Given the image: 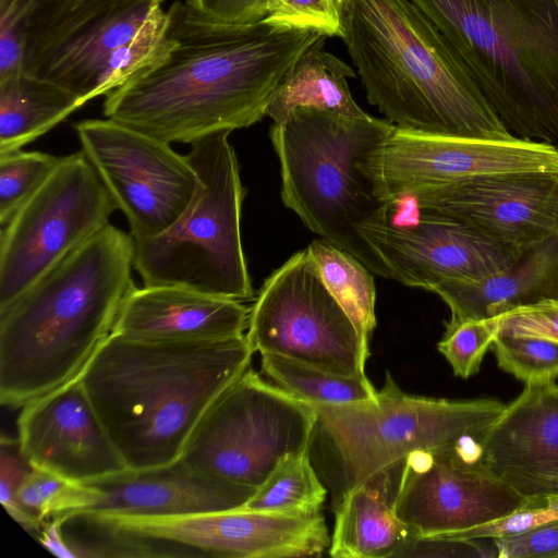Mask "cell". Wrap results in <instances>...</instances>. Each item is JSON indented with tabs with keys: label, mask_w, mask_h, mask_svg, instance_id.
Instances as JSON below:
<instances>
[{
	"label": "cell",
	"mask_w": 558,
	"mask_h": 558,
	"mask_svg": "<svg viewBox=\"0 0 558 558\" xmlns=\"http://www.w3.org/2000/svg\"><path fill=\"white\" fill-rule=\"evenodd\" d=\"M498 331L499 316L447 322L437 349L450 364L453 374L466 379L480 371Z\"/></svg>",
	"instance_id": "obj_34"
},
{
	"label": "cell",
	"mask_w": 558,
	"mask_h": 558,
	"mask_svg": "<svg viewBox=\"0 0 558 558\" xmlns=\"http://www.w3.org/2000/svg\"><path fill=\"white\" fill-rule=\"evenodd\" d=\"M163 0H75L39 45L26 73L83 102L107 95L167 46Z\"/></svg>",
	"instance_id": "obj_10"
},
{
	"label": "cell",
	"mask_w": 558,
	"mask_h": 558,
	"mask_svg": "<svg viewBox=\"0 0 558 558\" xmlns=\"http://www.w3.org/2000/svg\"><path fill=\"white\" fill-rule=\"evenodd\" d=\"M250 308L239 300L177 286H135L112 332L156 341L226 339L244 335Z\"/></svg>",
	"instance_id": "obj_22"
},
{
	"label": "cell",
	"mask_w": 558,
	"mask_h": 558,
	"mask_svg": "<svg viewBox=\"0 0 558 558\" xmlns=\"http://www.w3.org/2000/svg\"><path fill=\"white\" fill-rule=\"evenodd\" d=\"M517 138L558 144V0H411Z\"/></svg>",
	"instance_id": "obj_5"
},
{
	"label": "cell",
	"mask_w": 558,
	"mask_h": 558,
	"mask_svg": "<svg viewBox=\"0 0 558 558\" xmlns=\"http://www.w3.org/2000/svg\"><path fill=\"white\" fill-rule=\"evenodd\" d=\"M325 40L305 50L272 92L265 113L275 124L299 108L349 117L367 116L349 88L348 78L356 76L354 70L324 50Z\"/></svg>",
	"instance_id": "obj_25"
},
{
	"label": "cell",
	"mask_w": 558,
	"mask_h": 558,
	"mask_svg": "<svg viewBox=\"0 0 558 558\" xmlns=\"http://www.w3.org/2000/svg\"><path fill=\"white\" fill-rule=\"evenodd\" d=\"M83 105L68 89L23 71L0 78V154L21 149Z\"/></svg>",
	"instance_id": "obj_26"
},
{
	"label": "cell",
	"mask_w": 558,
	"mask_h": 558,
	"mask_svg": "<svg viewBox=\"0 0 558 558\" xmlns=\"http://www.w3.org/2000/svg\"><path fill=\"white\" fill-rule=\"evenodd\" d=\"M246 335L156 341L112 332L80 379L131 470L178 461L216 398L251 365Z\"/></svg>",
	"instance_id": "obj_2"
},
{
	"label": "cell",
	"mask_w": 558,
	"mask_h": 558,
	"mask_svg": "<svg viewBox=\"0 0 558 558\" xmlns=\"http://www.w3.org/2000/svg\"><path fill=\"white\" fill-rule=\"evenodd\" d=\"M396 126L388 120L299 108L270 128L280 163L281 198L303 223L390 278L383 258L361 234L390 221L393 207L377 193L365 161Z\"/></svg>",
	"instance_id": "obj_6"
},
{
	"label": "cell",
	"mask_w": 558,
	"mask_h": 558,
	"mask_svg": "<svg viewBox=\"0 0 558 558\" xmlns=\"http://www.w3.org/2000/svg\"><path fill=\"white\" fill-rule=\"evenodd\" d=\"M396 557H497L493 539L445 536L413 537Z\"/></svg>",
	"instance_id": "obj_38"
},
{
	"label": "cell",
	"mask_w": 558,
	"mask_h": 558,
	"mask_svg": "<svg viewBox=\"0 0 558 558\" xmlns=\"http://www.w3.org/2000/svg\"><path fill=\"white\" fill-rule=\"evenodd\" d=\"M498 335L539 337L558 342V299L543 300L500 315Z\"/></svg>",
	"instance_id": "obj_37"
},
{
	"label": "cell",
	"mask_w": 558,
	"mask_h": 558,
	"mask_svg": "<svg viewBox=\"0 0 558 558\" xmlns=\"http://www.w3.org/2000/svg\"><path fill=\"white\" fill-rule=\"evenodd\" d=\"M378 195L395 205L420 191L497 173L558 171L555 145L521 138L426 135L397 128L366 160Z\"/></svg>",
	"instance_id": "obj_15"
},
{
	"label": "cell",
	"mask_w": 558,
	"mask_h": 558,
	"mask_svg": "<svg viewBox=\"0 0 558 558\" xmlns=\"http://www.w3.org/2000/svg\"><path fill=\"white\" fill-rule=\"evenodd\" d=\"M33 468L21 452L17 438L5 435L0 440V501L8 514L36 536L44 523L28 513L17 500V492Z\"/></svg>",
	"instance_id": "obj_36"
},
{
	"label": "cell",
	"mask_w": 558,
	"mask_h": 558,
	"mask_svg": "<svg viewBox=\"0 0 558 558\" xmlns=\"http://www.w3.org/2000/svg\"><path fill=\"white\" fill-rule=\"evenodd\" d=\"M307 251L327 289L368 341L376 326L372 271L355 256L325 240L313 241Z\"/></svg>",
	"instance_id": "obj_27"
},
{
	"label": "cell",
	"mask_w": 558,
	"mask_h": 558,
	"mask_svg": "<svg viewBox=\"0 0 558 558\" xmlns=\"http://www.w3.org/2000/svg\"><path fill=\"white\" fill-rule=\"evenodd\" d=\"M85 484L99 489L102 496L84 512L143 517L240 509L256 492L197 472L181 459L159 468L128 469Z\"/></svg>",
	"instance_id": "obj_21"
},
{
	"label": "cell",
	"mask_w": 558,
	"mask_h": 558,
	"mask_svg": "<svg viewBox=\"0 0 558 558\" xmlns=\"http://www.w3.org/2000/svg\"><path fill=\"white\" fill-rule=\"evenodd\" d=\"M73 128L134 240L162 232L185 210L197 177L186 156L169 143L108 118L83 120Z\"/></svg>",
	"instance_id": "obj_14"
},
{
	"label": "cell",
	"mask_w": 558,
	"mask_h": 558,
	"mask_svg": "<svg viewBox=\"0 0 558 558\" xmlns=\"http://www.w3.org/2000/svg\"><path fill=\"white\" fill-rule=\"evenodd\" d=\"M64 519V515H60L48 520L38 533L37 538L52 555L61 558H73L72 551L62 532Z\"/></svg>",
	"instance_id": "obj_41"
},
{
	"label": "cell",
	"mask_w": 558,
	"mask_h": 558,
	"mask_svg": "<svg viewBox=\"0 0 558 558\" xmlns=\"http://www.w3.org/2000/svg\"><path fill=\"white\" fill-rule=\"evenodd\" d=\"M262 371L272 384L305 402L354 404L376 398L367 377L328 372L272 353H260Z\"/></svg>",
	"instance_id": "obj_29"
},
{
	"label": "cell",
	"mask_w": 558,
	"mask_h": 558,
	"mask_svg": "<svg viewBox=\"0 0 558 558\" xmlns=\"http://www.w3.org/2000/svg\"><path fill=\"white\" fill-rule=\"evenodd\" d=\"M451 311L450 323L500 316L558 299V234L522 250L496 272L472 282H445L433 291Z\"/></svg>",
	"instance_id": "obj_23"
},
{
	"label": "cell",
	"mask_w": 558,
	"mask_h": 558,
	"mask_svg": "<svg viewBox=\"0 0 558 558\" xmlns=\"http://www.w3.org/2000/svg\"><path fill=\"white\" fill-rule=\"evenodd\" d=\"M118 206L81 151L62 156L0 232V308L107 225Z\"/></svg>",
	"instance_id": "obj_11"
},
{
	"label": "cell",
	"mask_w": 558,
	"mask_h": 558,
	"mask_svg": "<svg viewBox=\"0 0 558 558\" xmlns=\"http://www.w3.org/2000/svg\"><path fill=\"white\" fill-rule=\"evenodd\" d=\"M556 148H557V150H558V144L556 145Z\"/></svg>",
	"instance_id": "obj_42"
},
{
	"label": "cell",
	"mask_w": 558,
	"mask_h": 558,
	"mask_svg": "<svg viewBox=\"0 0 558 558\" xmlns=\"http://www.w3.org/2000/svg\"><path fill=\"white\" fill-rule=\"evenodd\" d=\"M312 405L316 428L336 452L342 494L420 451L462 450L482 457L486 435L507 404L490 398L410 396L387 374L373 400Z\"/></svg>",
	"instance_id": "obj_8"
},
{
	"label": "cell",
	"mask_w": 558,
	"mask_h": 558,
	"mask_svg": "<svg viewBox=\"0 0 558 558\" xmlns=\"http://www.w3.org/2000/svg\"><path fill=\"white\" fill-rule=\"evenodd\" d=\"M101 496L99 489L88 484L34 468L17 492L20 505L44 524L56 517L88 511Z\"/></svg>",
	"instance_id": "obj_31"
},
{
	"label": "cell",
	"mask_w": 558,
	"mask_h": 558,
	"mask_svg": "<svg viewBox=\"0 0 558 558\" xmlns=\"http://www.w3.org/2000/svg\"><path fill=\"white\" fill-rule=\"evenodd\" d=\"M482 463L527 500L558 497V383L525 384L489 429Z\"/></svg>",
	"instance_id": "obj_20"
},
{
	"label": "cell",
	"mask_w": 558,
	"mask_h": 558,
	"mask_svg": "<svg viewBox=\"0 0 558 558\" xmlns=\"http://www.w3.org/2000/svg\"><path fill=\"white\" fill-rule=\"evenodd\" d=\"M75 514L104 535L142 545L149 557H158L157 543L197 550L199 556L231 558L317 556L330 545L320 512L293 515L234 509L175 517Z\"/></svg>",
	"instance_id": "obj_13"
},
{
	"label": "cell",
	"mask_w": 558,
	"mask_h": 558,
	"mask_svg": "<svg viewBox=\"0 0 558 558\" xmlns=\"http://www.w3.org/2000/svg\"><path fill=\"white\" fill-rule=\"evenodd\" d=\"M230 131L191 143L197 184L181 216L162 232L134 240L143 286H177L245 301L254 290L241 239L244 189Z\"/></svg>",
	"instance_id": "obj_7"
},
{
	"label": "cell",
	"mask_w": 558,
	"mask_h": 558,
	"mask_svg": "<svg viewBox=\"0 0 558 558\" xmlns=\"http://www.w3.org/2000/svg\"><path fill=\"white\" fill-rule=\"evenodd\" d=\"M17 440L26 461L80 483L129 469L80 376L22 407Z\"/></svg>",
	"instance_id": "obj_19"
},
{
	"label": "cell",
	"mask_w": 558,
	"mask_h": 558,
	"mask_svg": "<svg viewBox=\"0 0 558 558\" xmlns=\"http://www.w3.org/2000/svg\"><path fill=\"white\" fill-rule=\"evenodd\" d=\"M313 405L248 367L208 408L181 456L193 470L257 489L286 457L310 451Z\"/></svg>",
	"instance_id": "obj_9"
},
{
	"label": "cell",
	"mask_w": 558,
	"mask_h": 558,
	"mask_svg": "<svg viewBox=\"0 0 558 558\" xmlns=\"http://www.w3.org/2000/svg\"><path fill=\"white\" fill-rule=\"evenodd\" d=\"M166 35L163 51L109 92L102 111L169 144H191L260 121L298 58L327 38L264 19L222 22L181 0L167 10Z\"/></svg>",
	"instance_id": "obj_1"
},
{
	"label": "cell",
	"mask_w": 558,
	"mask_h": 558,
	"mask_svg": "<svg viewBox=\"0 0 558 558\" xmlns=\"http://www.w3.org/2000/svg\"><path fill=\"white\" fill-rule=\"evenodd\" d=\"M344 0H265L264 20L272 25L340 37Z\"/></svg>",
	"instance_id": "obj_35"
},
{
	"label": "cell",
	"mask_w": 558,
	"mask_h": 558,
	"mask_svg": "<svg viewBox=\"0 0 558 558\" xmlns=\"http://www.w3.org/2000/svg\"><path fill=\"white\" fill-rule=\"evenodd\" d=\"M340 38L368 102L397 129L514 138L411 0H344Z\"/></svg>",
	"instance_id": "obj_4"
},
{
	"label": "cell",
	"mask_w": 558,
	"mask_h": 558,
	"mask_svg": "<svg viewBox=\"0 0 558 558\" xmlns=\"http://www.w3.org/2000/svg\"><path fill=\"white\" fill-rule=\"evenodd\" d=\"M199 12L228 23H253L265 17V0H184Z\"/></svg>",
	"instance_id": "obj_40"
},
{
	"label": "cell",
	"mask_w": 558,
	"mask_h": 558,
	"mask_svg": "<svg viewBox=\"0 0 558 558\" xmlns=\"http://www.w3.org/2000/svg\"><path fill=\"white\" fill-rule=\"evenodd\" d=\"M326 495L310 451H304L283 458L240 509L308 515L320 512Z\"/></svg>",
	"instance_id": "obj_30"
},
{
	"label": "cell",
	"mask_w": 558,
	"mask_h": 558,
	"mask_svg": "<svg viewBox=\"0 0 558 558\" xmlns=\"http://www.w3.org/2000/svg\"><path fill=\"white\" fill-rule=\"evenodd\" d=\"M390 470L341 494L330 537L331 557H396L413 538L393 511L387 485Z\"/></svg>",
	"instance_id": "obj_24"
},
{
	"label": "cell",
	"mask_w": 558,
	"mask_h": 558,
	"mask_svg": "<svg viewBox=\"0 0 558 558\" xmlns=\"http://www.w3.org/2000/svg\"><path fill=\"white\" fill-rule=\"evenodd\" d=\"M134 240L107 225L0 308V401L22 408L77 378L135 287Z\"/></svg>",
	"instance_id": "obj_3"
},
{
	"label": "cell",
	"mask_w": 558,
	"mask_h": 558,
	"mask_svg": "<svg viewBox=\"0 0 558 558\" xmlns=\"http://www.w3.org/2000/svg\"><path fill=\"white\" fill-rule=\"evenodd\" d=\"M75 0H0V78L23 71Z\"/></svg>",
	"instance_id": "obj_28"
},
{
	"label": "cell",
	"mask_w": 558,
	"mask_h": 558,
	"mask_svg": "<svg viewBox=\"0 0 558 558\" xmlns=\"http://www.w3.org/2000/svg\"><path fill=\"white\" fill-rule=\"evenodd\" d=\"M493 542L498 558L558 557V521Z\"/></svg>",
	"instance_id": "obj_39"
},
{
	"label": "cell",
	"mask_w": 558,
	"mask_h": 558,
	"mask_svg": "<svg viewBox=\"0 0 558 558\" xmlns=\"http://www.w3.org/2000/svg\"><path fill=\"white\" fill-rule=\"evenodd\" d=\"M410 199L418 215L465 222L515 252L558 234V171L482 175Z\"/></svg>",
	"instance_id": "obj_17"
},
{
	"label": "cell",
	"mask_w": 558,
	"mask_h": 558,
	"mask_svg": "<svg viewBox=\"0 0 558 558\" xmlns=\"http://www.w3.org/2000/svg\"><path fill=\"white\" fill-rule=\"evenodd\" d=\"M527 499L462 450L420 451L400 464L392 508L413 537L446 536L522 508Z\"/></svg>",
	"instance_id": "obj_16"
},
{
	"label": "cell",
	"mask_w": 558,
	"mask_h": 558,
	"mask_svg": "<svg viewBox=\"0 0 558 558\" xmlns=\"http://www.w3.org/2000/svg\"><path fill=\"white\" fill-rule=\"evenodd\" d=\"M492 350L498 366L524 384L558 378V342L539 337L498 335Z\"/></svg>",
	"instance_id": "obj_33"
},
{
	"label": "cell",
	"mask_w": 558,
	"mask_h": 558,
	"mask_svg": "<svg viewBox=\"0 0 558 558\" xmlns=\"http://www.w3.org/2000/svg\"><path fill=\"white\" fill-rule=\"evenodd\" d=\"M361 234L390 271V278L429 291L445 282L481 280L511 263L515 252L454 219L418 215L413 225L391 221Z\"/></svg>",
	"instance_id": "obj_18"
},
{
	"label": "cell",
	"mask_w": 558,
	"mask_h": 558,
	"mask_svg": "<svg viewBox=\"0 0 558 558\" xmlns=\"http://www.w3.org/2000/svg\"><path fill=\"white\" fill-rule=\"evenodd\" d=\"M61 157L17 149L0 154V225L3 226L41 185Z\"/></svg>",
	"instance_id": "obj_32"
},
{
	"label": "cell",
	"mask_w": 558,
	"mask_h": 558,
	"mask_svg": "<svg viewBox=\"0 0 558 558\" xmlns=\"http://www.w3.org/2000/svg\"><path fill=\"white\" fill-rule=\"evenodd\" d=\"M245 335L254 352L366 377L368 341L325 286L307 248L265 280L250 307Z\"/></svg>",
	"instance_id": "obj_12"
}]
</instances>
